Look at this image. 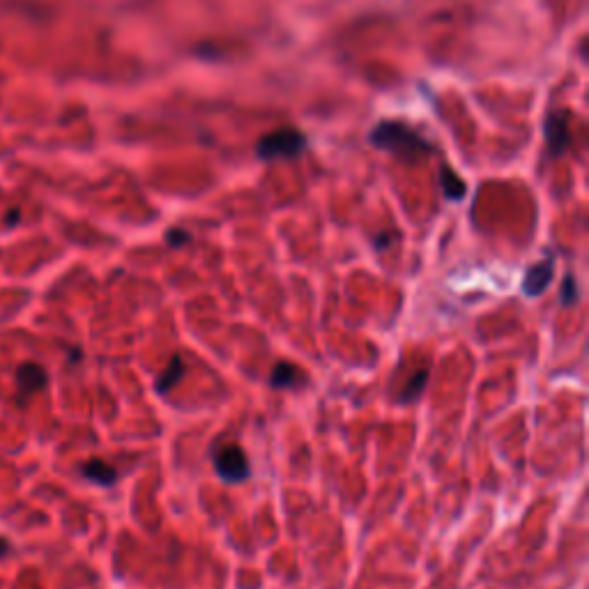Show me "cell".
Wrapping results in <instances>:
<instances>
[{
    "label": "cell",
    "mask_w": 589,
    "mask_h": 589,
    "mask_svg": "<svg viewBox=\"0 0 589 589\" xmlns=\"http://www.w3.org/2000/svg\"><path fill=\"white\" fill-rule=\"evenodd\" d=\"M306 147V138L302 131L297 129H277L272 133H267L256 145V152L263 159H288V157L300 154Z\"/></svg>",
    "instance_id": "cell-1"
},
{
    "label": "cell",
    "mask_w": 589,
    "mask_h": 589,
    "mask_svg": "<svg viewBox=\"0 0 589 589\" xmlns=\"http://www.w3.org/2000/svg\"><path fill=\"white\" fill-rule=\"evenodd\" d=\"M212 463H214L217 474L226 483H242L251 477L249 458L238 444H226L221 449H217L212 453Z\"/></svg>",
    "instance_id": "cell-2"
},
{
    "label": "cell",
    "mask_w": 589,
    "mask_h": 589,
    "mask_svg": "<svg viewBox=\"0 0 589 589\" xmlns=\"http://www.w3.org/2000/svg\"><path fill=\"white\" fill-rule=\"evenodd\" d=\"M371 140L375 145L384 147V150H403V152L426 150V143H423L417 133L400 127V124H394V122H382L380 127L373 131Z\"/></svg>",
    "instance_id": "cell-3"
},
{
    "label": "cell",
    "mask_w": 589,
    "mask_h": 589,
    "mask_svg": "<svg viewBox=\"0 0 589 589\" xmlns=\"http://www.w3.org/2000/svg\"><path fill=\"white\" fill-rule=\"evenodd\" d=\"M46 384H49V373L35 361H26L17 368V396L21 405H26L35 394L44 391Z\"/></svg>",
    "instance_id": "cell-4"
},
{
    "label": "cell",
    "mask_w": 589,
    "mask_h": 589,
    "mask_svg": "<svg viewBox=\"0 0 589 589\" xmlns=\"http://www.w3.org/2000/svg\"><path fill=\"white\" fill-rule=\"evenodd\" d=\"M553 274H555V261H553V258H546V261L532 265L530 270H528V274H525V279H523V293L528 295V297L544 295L546 288L551 286Z\"/></svg>",
    "instance_id": "cell-5"
},
{
    "label": "cell",
    "mask_w": 589,
    "mask_h": 589,
    "mask_svg": "<svg viewBox=\"0 0 589 589\" xmlns=\"http://www.w3.org/2000/svg\"><path fill=\"white\" fill-rule=\"evenodd\" d=\"M81 474L88 479V481L101 486V488H111V486L117 481V470L101 458L85 460L81 465Z\"/></svg>",
    "instance_id": "cell-6"
},
{
    "label": "cell",
    "mask_w": 589,
    "mask_h": 589,
    "mask_svg": "<svg viewBox=\"0 0 589 589\" xmlns=\"http://www.w3.org/2000/svg\"><path fill=\"white\" fill-rule=\"evenodd\" d=\"M182 378H184V361L180 355H175L170 359V364L166 366V371L157 378V391H159V394H168Z\"/></svg>",
    "instance_id": "cell-7"
},
{
    "label": "cell",
    "mask_w": 589,
    "mask_h": 589,
    "mask_svg": "<svg viewBox=\"0 0 589 589\" xmlns=\"http://www.w3.org/2000/svg\"><path fill=\"white\" fill-rule=\"evenodd\" d=\"M297 375H300V371H297L293 364H288V361H279L270 373V384L274 389H290V387H295L297 380H300Z\"/></svg>",
    "instance_id": "cell-8"
},
{
    "label": "cell",
    "mask_w": 589,
    "mask_h": 589,
    "mask_svg": "<svg viewBox=\"0 0 589 589\" xmlns=\"http://www.w3.org/2000/svg\"><path fill=\"white\" fill-rule=\"evenodd\" d=\"M548 140H551L553 152L564 150V145H567V140H569L567 117L564 115H551V120H548Z\"/></svg>",
    "instance_id": "cell-9"
},
{
    "label": "cell",
    "mask_w": 589,
    "mask_h": 589,
    "mask_svg": "<svg viewBox=\"0 0 589 589\" xmlns=\"http://www.w3.org/2000/svg\"><path fill=\"white\" fill-rule=\"evenodd\" d=\"M426 384H428V371L426 368H421V371H417L412 375L410 382L403 387V391H400V400H403V403H412V400H417L423 394V389H426Z\"/></svg>",
    "instance_id": "cell-10"
},
{
    "label": "cell",
    "mask_w": 589,
    "mask_h": 589,
    "mask_svg": "<svg viewBox=\"0 0 589 589\" xmlns=\"http://www.w3.org/2000/svg\"><path fill=\"white\" fill-rule=\"evenodd\" d=\"M442 191L451 201H460L465 196V184H463L460 177L453 175L451 168H442Z\"/></svg>",
    "instance_id": "cell-11"
},
{
    "label": "cell",
    "mask_w": 589,
    "mask_h": 589,
    "mask_svg": "<svg viewBox=\"0 0 589 589\" xmlns=\"http://www.w3.org/2000/svg\"><path fill=\"white\" fill-rule=\"evenodd\" d=\"M562 304L564 306H571L578 302V286H576V279H573V274H567L564 277V286H562Z\"/></svg>",
    "instance_id": "cell-12"
},
{
    "label": "cell",
    "mask_w": 589,
    "mask_h": 589,
    "mask_svg": "<svg viewBox=\"0 0 589 589\" xmlns=\"http://www.w3.org/2000/svg\"><path fill=\"white\" fill-rule=\"evenodd\" d=\"M166 242H168L170 247H182L184 242H189V235H187L184 231H180V228H173L166 235Z\"/></svg>",
    "instance_id": "cell-13"
},
{
    "label": "cell",
    "mask_w": 589,
    "mask_h": 589,
    "mask_svg": "<svg viewBox=\"0 0 589 589\" xmlns=\"http://www.w3.org/2000/svg\"><path fill=\"white\" fill-rule=\"evenodd\" d=\"M10 551H12V544H10V541H7V539L0 537V560H3V557H5L7 553H10Z\"/></svg>",
    "instance_id": "cell-14"
}]
</instances>
